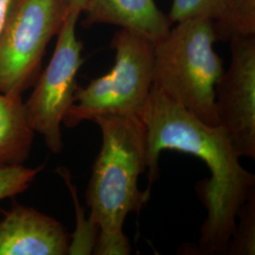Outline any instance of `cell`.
Masks as SVG:
<instances>
[{"mask_svg": "<svg viewBox=\"0 0 255 255\" xmlns=\"http://www.w3.org/2000/svg\"><path fill=\"white\" fill-rule=\"evenodd\" d=\"M140 119L146 132L148 186L159 177V158L165 149L194 155L208 166L211 178L199 184L207 218L201 230L199 251L225 255L237 214L255 192V176L239 162L235 147L220 126H210L151 88Z\"/></svg>", "mask_w": 255, "mask_h": 255, "instance_id": "cell-1", "label": "cell"}, {"mask_svg": "<svg viewBox=\"0 0 255 255\" xmlns=\"http://www.w3.org/2000/svg\"><path fill=\"white\" fill-rule=\"evenodd\" d=\"M92 121L102 134L86 192L89 220L99 231L93 254L129 255L125 220L128 214L140 212L149 199L138 186L146 169V128L137 117L105 115Z\"/></svg>", "mask_w": 255, "mask_h": 255, "instance_id": "cell-2", "label": "cell"}, {"mask_svg": "<svg viewBox=\"0 0 255 255\" xmlns=\"http://www.w3.org/2000/svg\"><path fill=\"white\" fill-rule=\"evenodd\" d=\"M153 44L155 89L210 126H219L216 85L224 72L209 19H183Z\"/></svg>", "mask_w": 255, "mask_h": 255, "instance_id": "cell-3", "label": "cell"}, {"mask_svg": "<svg viewBox=\"0 0 255 255\" xmlns=\"http://www.w3.org/2000/svg\"><path fill=\"white\" fill-rule=\"evenodd\" d=\"M115 64L109 72L77 88L63 123L67 128L100 116L140 118L153 85V43L143 34L120 28L112 38Z\"/></svg>", "mask_w": 255, "mask_h": 255, "instance_id": "cell-4", "label": "cell"}, {"mask_svg": "<svg viewBox=\"0 0 255 255\" xmlns=\"http://www.w3.org/2000/svg\"><path fill=\"white\" fill-rule=\"evenodd\" d=\"M69 9L67 0L16 1L0 34V93L22 96L35 84Z\"/></svg>", "mask_w": 255, "mask_h": 255, "instance_id": "cell-5", "label": "cell"}, {"mask_svg": "<svg viewBox=\"0 0 255 255\" xmlns=\"http://www.w3.org/2000/svg\"><path fill=\"white\" fill-rule=\"evenodd\" d=\"M81 15V9L70 7L57 34L53 55L24 102L28 126L44 137L46 147L54 154H59L64 147L61 126L73 105L77 76L83 64V46L76 32Z\"/></svg>", "mask_w": 255, "mask_h": 255, "instance_id": "cell-6", "label": "cell"}, {"mask_svg": "<svg viewBox=\"0 0 255 255\" xmlns=\"http://www.w3.org/2000/svg\"><path fill=\"white\" fill-rule=\"evenodd\" d=\"M231 64L216 85L219 126L239 157L255 159V35L232 38Z\"/></svg>", "mask_w": 255, "mask_h": 255, "instance_id": "cell-7", "label": "cell"}, {"mask_svg": "<svg viewBox=\"0 0 255 255\" xmlns=\"http://www.w3.org/2000/svg\"><path fill=\"white\" fill-rule=\"evenodd\" d=\"M70 240L57 219L18 203L0 220V255H68Z\"/></svg>", "mask_w": 255, "mask_h": 255, "instance_id": "cell-8", "label": "cell"}, {"mask_svg": "<svg viewBox=\"0 0 255 255\" xmlns=\"http://www.w3.org/2000/svg\"><path fill=\"white\" fill-rule=\"evenodd\" d=\"M83 25H113L137 31L153 44L169 31L172 23L154 0H88Z\"/></svg>", "mask_w": 255, "mask_h": 255, "instance_id": "cell-9", "label": "cell"}, {"mask_svg": "<svg viewBox=\"0 0 255 255\" xmlns=\"http://www.w3.org/2000/svg\"><path fill=\"white\" fill-rule=\"evenodd\" d=\"M167 15L172 24L191 17L209 19L219 41L255 34V0H173Z\"/></svg>", "mask_w": 255, "mask_h": 255, "instance_id": "cell-10", "label": "cell"}, {"mask_svg": "<svg viewBox=\"0 0 255 255\" xmlns=\"http://www.w3.org/2000/svg\"><path fill=\"white\" fill-rule=\"evenodd\" d=\"M33 137L22 96L0 93V166L24 164L30 153Z\"/></svg>", "mask_w": 255, "mask_h": 255, "instance_id": "cell-11", "label": "cell"}, {"mask_svg": "<svg viewBox=\"0 0 255 255\" xmlns=\"http://www.w3.org/2000/svg\"><path fill=\"white\" fill-rule=\"evenodd\" d=\"M237 223L225 255H254L255 253V192L237 214Z\"/></svg>", "mask_w": 255, "mask_h": 255, "instance_id": "cell-12", "label": "cell"}, {"mask_svg": "<svg viewBox=\"0 0 255 255\" xmlns=\"http://www.w3.org/2000/svg\"><path fill=\"white\" fill-rule=\"evenodd\" d=\"M41 169V166L32 168L23 164L0 166V201L26 191Z\"/></svg>", "mask_w": 255, "mask_h": 255, "instance_id": "cell-13", "label": "cell"}, {"mask_svg": "<svg viewBox=\"0 0 255 255\" xmlns=\"http://www.w3.org/2000/svg\"><path fill=\"white\" fill-rule=\"evenodd\" d=\"M17 0H0V34Z\"/></svg>", "mask_w": 255, "mask_h": 255, "instance_id": "cell-14", "label": "cell"}, {"mask_svg": "<svg viewBox=\"0 0 255 255\" xmlns=\"http://www.w3.org/2000/svg\"><path fill=\"white\" fill-rule=\"evenodd\" d=\"M87 1L88 0H67V2L69 3L70 7H74L76 9H81L82 12L83 9H84V7H85V5H86V3H87Z\"/></svg>", "mask_w": 255, "mask_h": 255, "instance_id": "cell-15", "label": "cell"}]
</instances>
